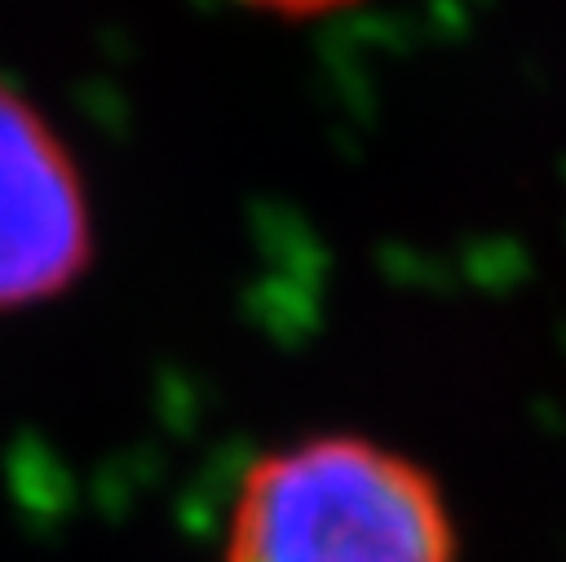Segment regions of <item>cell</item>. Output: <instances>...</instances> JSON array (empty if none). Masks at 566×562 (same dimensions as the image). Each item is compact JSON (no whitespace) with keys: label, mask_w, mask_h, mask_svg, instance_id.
Wrapping results in <instances>:
<instances>
[{"label":"cell","mask_w":566,"mask_h":562,"mask_svg":"<svg viewBox=\"0 0 566 562\" xmlns=\"http://www.w3.org/2000/svg\"><path fill=\"white\" fill-rule=\"evenodd\" d=\"M438 478L363 434H314L256 456L234 491L221 562H455Z\"/></svg>","instance_id":"6da1fadb"},{"label":"cell","mask_w":566,"mask_h":562,"mask_svg":"<svg viewBox=\"0 0 566 562\" xmlns=\"http://www.w3.org/2000/svg\"><path fill=\"white\" fill-rule=\"evenodd\" d=\"M93 266V208L53 119L0 80V314L53 301Z\"/></svg>","instance_id":"7a4b0ae2"},{"label":"cell","mask_w":566,"mask_h":562,"mask_svg":"<svg viewBox=\"0 0 566 562\" xmlns=\"http://www.w3.org/2000/svg\"><path fill=\"white\" fill-rule=\"evenodd\" d=\"M248 9H261V13H279V18H318V13H332V9H345L354 0H239Z\"/></svg>","instance_id":"3957f363"}]
</instances>
